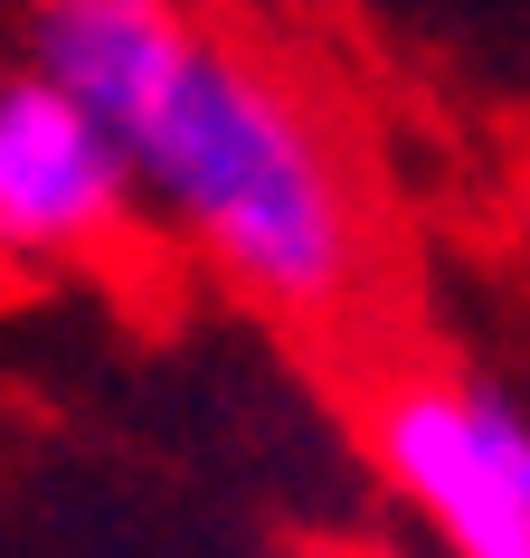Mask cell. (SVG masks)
<instances>
[{
  "instance_id": "cell-1",
  "label": "cell",
  "mask_w": 530,
  "mask_h": 558,
  "mask_svg": "<svg viewBox=\"0 0 530 558\" xmlns=\"http://www.w3.org/2000/svg\"><path fill=\"white\" fill-rule=\"evenodd\" d=\"M123 161H133V190H152L208 246V265L237 275L256 303L323 313L351 294L360 275L351 180L313 133V114L265 66L228 58L218 38L180 58L161 105L123 133Z\"/></svg>"
},
{
  "instance_id": "cell-2",
  "label": "cell",
  "mask_w": 530,
  "mask_h": 558,
  "mask_svg": "<svg viewBox=\"0 0 530 558\" xmlns=\"http://www.w3.org/2000/svg\"><path fill=\"white\" fill-rule=\"evenodd\" d=\"M133 161L105 123L38 66L0 76V265H67L123 228Z\"/></svg>"
},
{
  "instance_id": "cell-3",
  "label": "cell",
  "mask_w": 530,
  "mask_h": 558,
  "mask_svg": "<svg viewBox=\"0 0 530 558\" xmlns=\"http://www.w3.org/2000/svg\"><path fill=\"white\" fill-rule=\"evenodd\" d=\"M380 464L388 483L436 521L455 558H530L521 493L493 445V398L483 388H398L380 408Z\"/></svg>"
},
{
  "instance_id": "cell-4",
  "label": "cell",
  "mask_w": 530,
  "mask_h": 558,
  "mask_svg": "<svg viewBox=\"0 0 530 558\" xmlns=\"http://www.w3.org/2000/svg\"><path fill=\"white\" fill-rule=\"evenodd\" d=\"M190 48L200 29L180 0H38L29 10V66L58 95H76L115 143L161 105Z\"/></svg>"
},
{
  "instance_id": "cell-5",
  "label": "cell",
  "mask_w": 530,
  "mask_h": 558,
  "mask_svg": "<svg viewBox=\"0 0 530 558\" xmlns=\"http://www.w3.org/2000/svg\"><path fill=\"white\" fill-rule=\"evenodd\" d=\"M493 445H502V473H511V493H521V521H530V416H511L493 398Z\"/></svg>"
}]
</instances>
